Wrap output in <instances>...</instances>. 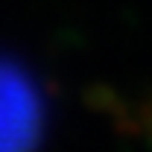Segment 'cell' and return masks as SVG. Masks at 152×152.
<instances>
[{"mask_svg":"<svg viewBox=\"0 0 152 152\" xmlns=\"http://www.w3.org/2000/svg\"><path fill=\"white\" fill-rule=\"evenodd\" d=\"M44 129V99L20 64L0 61V152H35Z\"/></svg>","mask_w":152,"mask_h":152,"instance_id":"6da1fadb","label":"cell"}]
</instances>
